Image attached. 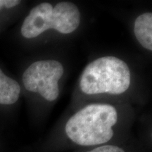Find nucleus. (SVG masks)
<instances>
[{
  "instance_id": "1",
  "label": "nucleus",
  "mask_w": 152,
  "mask_h": 152,
  "mask_svg": "<svg viewBox=\"0 0 152 152\" xmlns=\"http://www.w3.org/2000/svg\"><path fill=\"white\" fill-rule=\"evenodd\" d=\"M118 113L109 104H94L85 106L66 123L68 137L81 146H94L106 143L113 136V126Z\"/></svg>"
},
{
  "instance_id": "2",
  "label": "nucleus",
  "mask_w": 152,
  "mask_h": 152,
  "mask_svg": "<svg viewBox=\"0 0 152 152\" xmlns=\"http://www.w3.org/2000/svg\"><path fill=\"white\" fill-rule=\"evenodd\" d=\"M130 83L131 73L126 63L117 57L104 56L86 66L80 88L87 94H121L128 90Z\"/></svg>"
},
{
  "instance_id": "3",
  "label": "nucleus",
  "mask_w": 152,
  "mask_h": 152,
  "mask_svg": "<svg viewBox=\"0 0 152 152\" xmlns=\"http://www.w3.org/2000/svg\"><path fill=\"white\" fill-rule=\"evenodd\" d=\"M80 23V13L73 3L60 2L55 7L49 3H41L25 18L20 32L27 39L35 38L49 29L70 34L78 28Z\"/></svg>"
},
{
  "instance_id": "4",
  "label": "nucleus",
  "mask_w": 152,
  "mask_h": 152,
  "mask_svg": "<svg viewBox=\"0 0 152 152\" xmlns=\"http://www.w3.org/2000/svg\"><path fill=\"white\" fill-rule=\"evenodd\" d=\"M64 73V66L57 61H38L25 71L23 83L28 91L39 93L46 100L53 102L59 95L58 80Z\"/></svg>"
},
{
  "instance_id": "5",
  "label": "nucleus",
  "mask_w": 152,
  "mask_h": 152,
  "mask_svg": "<svg viewBox=\"0 0 152 152\" xmlns=\"http://www.w3.org/2000/svg\"><path fill=\"white\" fill-rule=\"evenodd\" d=\"M134 33L140 45L148 50H152V14H141L134 21Z\"/></svg>"
},
{
  "instance_id": "6",
  "label": "nucleus",
  "mask_w": 152,
  "mask_h": 152,
  "mask_svg": "<svg viewBox=\"0 0 152 152\" xmlns=\"http://www.w3.org/2000/svg\"><path fill=\"white\" fill-rule=\"evenodd\" d=\"M20 85L15 80L6 75L0 69V104L10 105L18 101Z\"/></svg>"
},
{
  "instance_id": "7",
  "label": "nucleus",
  "mask_w": 152,
  "mask_h": 152,
  "mask_svg": "<svg viewBox=\"0 0 152 152\" xmlns=\"http://www.w3.org/2000/svg\"><path fill=\"white\" fill-rule=\"evenodd\" d=\"M87 152H125V151L117 146L104 145Z\"/></svg>"
},
{
  "instance_id": "8",
  "label": "nucleus",
  "mask_w": 152,
  "mask_h": 152,
  "mask_svg": "<svg viewBox=\"0 0 152 152\" xmlns=\"http://www.w3.org/2000/svg\"><path fill=\"white\" fill-rule=\"evenodd\" d=\"M20 3L18 0H4V7L7 9H11L16 7Z\"/></svg>"
},
{
  "instance_id": "9",
  "label": "nucleus",
  "mask_w": 152,
  "mask_h": 152,
  "mask_svg": "<svg viewBox=\"0 0 152 152\" xmlns=\"http://www.w3.org/2000/svg\"><path fill=\"white\" fill-rule=\"evenodd\" d=\"M4 7V0H0V10Z\"/></svg>"
}]
</instances>
